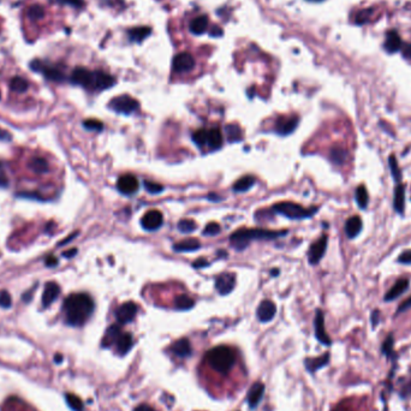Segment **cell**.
Returning a JSON list of instances; mask_svg holds the SVG:
<instances>
[{"mask_svg":"<svg viewBox=\"0 0 411 411\" xmlns=\"http://www.w3.org/2000/svg\"><path fill=\"white\" fill-rule=\"evenodd\" d=\"M208 28V17L207 16H197L191 20L189 24V30L195 35L203 34Z\"/></svg>","mask_w":411,"mask_h":411,"instance_id":"cell-25","label":"cell"},{"mask_svg":"<svg viewBox=\"0 0 411 411\" xmlns=\"http://www.w3.org/2000/svg\"><path fill=\"white\" fill-rule=\"evenodd\" d=\"M134 411H154V410H153L152 408L149 407V405L141 404V405H138V407L136 408V409H135Z\"/></svg>","mask_w":411,"mask_h":411,"instance_id":"cell-58","label":"cell"},{"mask_svg":"<svg viewBox=\"0 0 411 411\" xmlns=\"http://www.w3.org/2000/svg\"><path fill=\"white\" fill-rule=\"evenodd\" d=\"M162 223H164V217L162 213L156 211V209H152L148 211L143 218L141 219V225L147 231H155V230L160 229Z\"/></svg>","mask_w":411,"mask_h":411,"instance_id":"cell-10","label":"cell"},{"mask_svg":"<svg viewBox=\"0 0 411 411\" xmlns=\"http://www.w3.org/2000/svg\"><path fill=\"white\" fill-rule=\"evenodd\" d=\"M314 327H315V336L318 338V341L322 343L324 345H331V339L328 337V334L325 330V319H324V313L321 310H318L315 315V320H314Z\"/></svg>","mask_w":411,"mask_h":411,"instance_id":"cell-15","label":"cell"},{"mask_svg":"<svg viewBox=\"0 0 411 411\" xmlns=\"http://www.w3.org/2000/svg\"><path fill=\"white\" fill-rule=\"evenodd\" d=\"M201 248V243L199 242V239L196 238H188L184 239V241L179 242V243H176L173 245V249L178 253H182V251H195L199 250Z\"/></svg>","mask_w":411,"mask_h":411,"instance_id":"cell-26","label":"cell"},{"mask_svg":"<svg viewBox=\"0 0 411 411\" xmlns=\"http://www.w3.org/2000/svg\"><path fill=\"white\" fill-rule=\"evenodd\" d=\"M193 141L201 148L207 146V141H208V130L200 129L197 130V131H195L193 134Z\"/></svg>","mask_w":411,"mask_h":411,"instance_id":"cell-38","label":"cell"},{"mask_svg":"<svg viewBox=\"0 0 411 411\" xmlns=\"http://www.w3.org/2000/svg\"><path fill=\"white\" fill-rule=\"evenodd\" d=\"M29 167H30L34 172L39 174L46 173L47 171H48V162H47L46 159L35 156V158H32L31 160L29 161Z\"/></svg>","mask_w":411,"mask_h":411,"instance_id":"cell-32","label":"cell"},{"mask_svg":"<svg viewBox=\"0 0 411 411\" xmlns=\"http://www.w3.org/2000/svg\"><path fill=\"white\" fill-rule=\"evenodd\" d=\"M398 262L404 265H411V250H407L404 253H402L401 256L398 257Z\"/></svg>","mask_w":411,"mask_h":411,"instance_id":"cell-51","label":"cell"},{"mask_svg":"<svg viewBox=\"0 0 411 411\" xmlns=\"http://www.w3.org/2000/svg\"><path fill=\"white\" fill-rule=\"evenodd\" d=\"M144 186H146V190L150 194H160L164 190L162 185L154 182H148V180L144 182Z\"/></svg>","mask_w":411,"mask_h":411,"instance_id":"cell-46","label":"cell"},{"mask_svg":"<svg viewBox=\"0 0 411 411\" xmlns=\"http://www.w3.org/2000/svg\"><path fill=\"white\" fill-rule=\"evenodd\" d=\"M221 231L220 225L217 223H211L206 226V229L203 230V235L205 236H215L218 235L219 232Z\"/></svg>","mask_w":411,"mask_h":411,"instance_id":"cell-47","label":"cell"},{"mask_svg":"<svg viewBox=\"0 0 411 411\" xmlns=\"http://www.w3.org/2000/svg\"><path fill=\"white\" fill-rule=\"evenodd\" d=\"M403 54L405 55V58L411 59V43H407L403 47Z\"/></svg>","mask_w":411,"mask_h":411,"instance_id":"cell-56","label":"cell"},{"mask_svg":"<svg viewBox=\"0 0 411 411\" xmlns=\"http://www.w3.org/2000/svg\"><path fill=\"white\" fill-rule=\"evenodd\" d=\"M236 284V277L231 272H226V273H221L220 276L217 277L215 279V289L220 295H229L235 288Z\"/></svg>","mask_w":411,"mask_h":411,"instance_id":"cell-12","label":"cell"},{"mask_svg":"<svg viewBox=\"0 0 411 411\" xmlns=\"http://www.w3.org/2000/svg\"><path fill=\"white\" fill-rule=\"evenodd\" d=\"M362 219L357 215L355 217H351L345 224V232H347V236L349 238H355L357 235L361 232L362 230Z\"/></svg>","mask_w":411,"mask_h":411,"instance_id":"cell-23","label":"cell"},{"mask_svg":"<svg viewBox=\"0 0 411 411\" xmlns=\"http://www.w3.org/2000/svg\"><path fill=\"white\" fill-rule=\"evenodd\" d=\"M411 308V297L410 298H408V300H405L403 303L401 304V306H399V308H398V310H397V313L399 314V313H402V312H405V310H408V309H410Z\"/></svg>","mask_w":411,"mask_h":411,"instance_id":"cell-52","label":"cell"},{"mask_svg":"<svg viewBox=\"0 0 411 411\" xmlns=\"http://www.w3.org/2000/svg\"><path fill=\"white\" fill-rule=\"evenodd\" d=\"M286 231H272L265 229H241L235 231L230 237L232 247L237 250H243L253 239H274L282 237Z\"/></svg>","mask_w":411,"mask_h":411,"instance_id":"cell-3","label":"cell"},{"mask_svg":"<svg viewBox=\"0 0 411 411\" xmlns=\"http://www.w3.org/2000/svg\"><path fill=\"white\" fill-rule=\"evenodd\" d=\"M28 82L23 77H18V76H17V77H13L10 81L11 90L17 91V93H24V91L28 89Z\"/></svg>","mask_w":411,"mask_h":411,"instance_id":"cell-37","label":"cell"},{"mask_svg":"<svg viewBox=\"0 0 411 411\" xmlns=\"http://www.w3.org/2000/svg\"><path fill=\"white\" fill-rule=\"evenodd\" d=\"M170 351L178 359H186V357H190L191 354H193V348H191L189 339L182 338L171 345Z\"/></svg>","mask_w":411,"mask_h":411,"instance_id":"cell-17","label":"cell"},{"mask_svg":"<svg viewBox=\"0 0 411 411\" xmlns=\"http://www.w3.org/2000/svg\"><path fill=\"white\" fill-rule=\"evenodd\" d=\"M150 31L152 30H150L149 26H137V28L130 29L128 31V35L129 39L134 41V42H141V41H143L150 34Z\"/></svg>","mask_w":411,"mask_h":411,"instance_id":"cell-30","label":"cell"},{"mask_svg":"<svg viewBox=\"0 0 411 411\" xmlns=\"http://www.w3.org/2000/svg\"><path fill=\"white\" fill-rule=\"evenodd\" d=\"M254 184H255V178L254 177L244 176L233 184V190L236 193H244V191H248L249 189H251V186Z\"/></svg>","mask_w":411,"mask_h":411,"instance_id":"cell-31","label":"cell"},{"mask_svg":"<svg viewBox=\"0 0 411 411\" xmlns=\"http://www.w3.org/2000/svg\"><path fill=\"white\" fill-rule=\"evenodd\" d=\"M194 300L186 295H180L176 298V308L178 310H189L194 307Z\"/></svg>","mask_w":411,"mask_h":411,"instance_id":"cell-36","label":"cell"},{"mask_svg":"<svg viewBox=\"0 0 411 411\" xmlns=\"http://www.w3.org/2000/svg\"><path fill=\"white\" fill-rule=\"evenodd\" d=\"M117 188L123 195H134L138 190V180L132 174H124L119 177L117 182Z\"/></svg>","mask_w":411,"mask_h":411,"instance_id":"cell-13","label":"cell"},{"mask_svg":"<svg viewBox=\"0 0 411 411\" xmlns=\"http://www.w3.org/2000/svg\"><path fill=\"white\" fill-rule=\"evenodd\" d=\"M226 138L229 142H238L242 138V130L236 124H229L225 128Z\"/></svg>","mask_w":411,"mask_h":411,"instance_id":"cell-33","label":"cell"},{"mask_svg":"<svg viewBox=\"0 0 411 411\" xmlns=\"http://www.w3.org/2000/svg\"><path fill=\"white\" fill-rule=\"evenodd\" d=\"M83 126L87 130H95V131H101L103 129V124L100 120L96 119H87L83 122Z\"/></svg>","mask_w":411,"mask_h":411,"instance_id":"cell-44","label":"cell"},{"mask_svg":"<svg viewBox=\"0 0 411 411\" xmlns=\"http://www.w3.org/2000/svg\"><path fill=\"white\" fill-rule=\"evenodd\" d=\"M137 314V306L134 302H125L116 310V319L120 325L131 322Z\"/></svg>","mask_w":411,"mask_h":411,"instance_id":"cell-11","label":"cell"},{"mask_svg":"<svg viewBox=\"0 0 411 411\" xmlns=\"http://www.w3.org/2000/svg\"><path fill=\"white\" fill-rule=\"evenodd\" d=\"M356 201L357 203H359L360 208L365 209L367 208V206H368L369 195L365 185H360L359 188L356 189Z\"/></svg>","mask_w":411,"mask_h":411,"instance_id":"cell-34","label":"cell"},{"mask_svg":"<svg viewBox=\"0 0 411 411\" xmlns=\"http://www.w3.org/2000/svg\"><path fill=\"white\" fill-rule=\"evenodd\" d=\"M273 209L279 214L285 215L290 219H307L314 215L318 212V208H304L301 205L294 202H279L273 206Z\"/></svg>","mask_w":411,"mask_h":411,"instance_id":"cell-5","label":"cell"},{"mask_svg":"<svg viewBox=\"0 0 411 411\" xmlns=\"http://www.w3.org/2000/svg\"><path fill=\"white\" fill-rule=\"evenodd\" d=\"M409 289V280L408 279H399L397 283L393 285V288L387 292L385 296V301L389 302V301H393L396 298H398L399 296L403 295L407 290Z\"/></svg>","mask_w":411,"mask_h":411,"instance_id":"cell-21","label":"cell"},{"mask_svg":"<svg viewBox=\"0 0 411 411\" xmlns=\"http://www.w3.org/2000/svg\"><path fill=\"white\" fill-rule=\"evenodd\" d=\"M16 196L20 197V199L46 201V197H43L42 195H40L39 193H35V191H22V193H17Z\"/></svg>","mask_w":411,"mask_h":411,"instance_id":"cell-43","label":"cell"},{"mask_svg":"<svg viewBox=\"0 0 411 411\" xmlns=\"http://www.w3.org/2000/svg\"><path fill=\"white\" fill-rule=\"evenodd\" d=\"M46 266H48V267H54V266L58 265V259L54 256H48L46 259Z\"/></svg>","mask_w":411,"mask_h":411,"instance_id":"cell-54","label":"cell"},{"mask_svg":"<svg viewBox=\"0 0 411 411\" xmlns=\"http://www.w3.org/2000/svg\"><path fill=\"white\" fill-rule=\"evenodd\" d=\"M223 142L224 138L220 130L217 128L208 130V141H207V146L211 148V149H219V148L223 146Z\"/></svg>","mask_w":411,"mask_h":411,"instance_id":"cell-29","label":"cell"},{"mask_svg":"<svg viewBox=\"0 0 411 411\" xmlns=\"http://www.w3.org/2000/svg\"><path fill=\"white\" fill-rule=\"evenodd\" d=\"M60 295V286L55 282H49L45 285V290L42 294V306L47 308L54 302Z\"/></svg>","mask_w":411,"mask_h":411,"instance_id":"cell-18","label":"cell"},{"mask_svg":"<svg viewBox=\"0 0 411 411\" xmlns=\"http://www.w3.org/2000/svg\"><path fill=\"white\" fill-rule=\"evenodd\" d=\"M264 393H265V385L262 383H256L250 387L249 392H248V396H247V402L251 409H254V408H256L257 405L260 404L262 397H264Z\"/></svg>","mask_w":411,"mask_h":411,"instance_id":"cell-19","label":"cell"},{"mask_svg":"<svg viewBox=\"0 0 411 411\" xmlns=\"http://www.w3.org/2000/svg\"><path fill=\"white\" fill-rule=\"evenodd\" d=\"M52 1L59 2V4H65V5H71V6L79 8L84 5L83 0H52Z\"/></svg>","mask_w":411,"mask_h":411,"instance_id":"cell-48","label":"cell"},{"mask_svg":"<svg viewBox=\"0 0 411 411\" xmlns=\"http://www.w3.org/2000/svg\"><path fill=\"white\" fill-rule=\"evenodd\" d=\"M327 236H322L321 238H319L318 241L315 242L314 244L310 247L309 249V255H308V259H309V262L312 265H318L319 261L324 257L325 255V251L327 249Z\"/></svg>","mask_w":411,"mask_h":411,"instance_id":"cell-14","label":"cell"},{"mask_svg":"<svg viewBox=\"0 0 411 411\" xmlns=\"http://www.w3.org/2000/svg\"><path fill=\"white\" fill-rule=\"evenodd\" d=\"M76 253H77V249H76V248H73V249L65 251L63 255H64L65 257H72V256L76 255Z\"/></svg>","mask_w":411,"mask_h":411,"instance_id":"cell-59","label":"cell"},{"mask_svg":"<svg viewBox=\"0 0 411 411\" xmlns=\"http://www.w3.org/2000/svg\"><path fill=\"white\" fill-rule=\"evenodd\" d=\"M393 207L398 213H404L405 209V186L403 184H398L395 190V201Z\"/></svg>","mask_w":411,"mask_h":411,"instance_id":"cell-28","label":"cell"},{"mask_svg":"<svg viewBox=\"0 0 411 411\" xmlns=\"http://www.w3.org/2000/svg\"><path fill=\"white\" fill-rule=\"evenodd\" d=\"M347 155V152H345L343 148H333V149L331 150V159H332L333 162H336V164L338 165H341L345 161Z\"/></svg>","mask_w":411,"mask_h":411,"instance_id":"cell-40","label":"cell"},{"mask_svg":"<svg viewBox=\"0 0 411 411\" xmlns=\"http://www.w3.org/2000/svg\"><path fill=\"white\" fill-rule=\"evenodd\" d=\"M132 345H134V338H132L131 334L122 333V336L119 337V339L116 343L118 354L124 356V355H126L131 350Z\"/></svg>","mask_w":411,"mask_h":411,"instance_id":"cell-24","label":"cell"},{"mask_svg":"<svg viewBox=\"0 0 411 411\" xmlns=\"http://www.w3.org/2000/svg\"><path fill=\"white\" fill-rule=\"evenodd\" d=\"M11 134L6 130L0 128V141H11Z\"/></svg>","mask_w":411,"mask_h":411,"instance_id":"cell-53","label":"cell"},{"mask_svg":"<svg viewBox=\"0 0 411 411\" xmlns=\"http://www.w3.org/2000/svg\"><path fill=\"white\" fill-rule=\"evenodd\" d=\"M178 229L179 231L184 233H191L196 229V224L191 219H183V220H180L178 223Z\"/></svg>","mask_w":411,"mask_h":411,"instance_id":"cell-42","label":"cell"},{"mask_svg":"<svg viewBox=\"0 0 411 411\" xmlns=\"http://www.w3.org/2000/svg\"><path fill=\"white\" fill-rule=\"evenodd\" d=\"M108 107L113 109L114 112L120 114H131L134 113L140 107L138 103L134 97L129 95H120L112 99L108 103Z\"/></svg>","mask_w":411,"mask_h":411,"instance_id":"cell-7","label":"cell"},{"mask_svg":"<svg viewBox=\"0 0 411 411\" xmlns=\"http://www.w3.org/2000/svg\"><path fill=\"white\" fill-rule=\"evenodd\" d=\"M65 401H66V403L70 407L71 410H73V411H83L84 410V405L83 403H82L81 399H79L77 396L72 395V393H66V395H65Z\"/></svg>","mask_w":411,"mask_h":411,"instance_id":"cell-35","label":"cell"},{"mask_svg":"<svg viewBox=\"0 0 411 411\" xmlns=\"http://www.w3.org/2000/svg\"><path fill=\"white\" fill-rule=\"evenodd\" d=\"M26 16H28V18H30L31 20L41 19L43 16H45V10H43V7L41 6V5H31V6L28 8Z\"/></svg>","mask_w":411,"mask_h":411,"instance_id":"cell-39","label":"cell"},{"mask_svg":"<svg viewBox=\"0 0 411 411\" xmlns=\"http://www.w3.org/2000/svg\"><path fill=\"white\" fill-rule=\"evenodd\" d=\"M277 307L272 301H262L257 308V319L261 322H270L276 316Z\"/></svg>","mask_w":411,"mask_h":411,"instance_id":"cell-16","label":"cell"},{"mask_svg":"<svg viewBox=\"0 0 411 411\" xmlns=\"http://www.w3.org/2000/svg\"><path fill=\"white\" fill-rule=\"evenodd\" d=\"M372 322H373V326H377L378 324H379V312L378 310H375V312H373L372 314Z\"/></svg>","mask_w":411,"mask_h":411,"instance_id":"cell-57","label":"cell"},{"mask_svg":"<svg viewBox=\"0 0 411 411\" xmlns=\"http://www.w3.org/2000/svg\"><path fill=\"white\" fill-rule=\"evenodd\" d=\"M206 360L213 371L220 374H227L235 366L236 355L231 348L220 345L211 349L206 354Z\"/></svg>","mask_w":411,"mask_h":411,"instance_id":"cell-4","label":"cell"},{"mask_svg":"<svg viewBox=\"0 0 411 411\" xmlns=\"http://www.w3.org/2000/svg\"><path fill=\"white\" fill-rule=\"evenodd\" d=\"M2 165L4 164L0 161V186H1V188H6L8 184V179L6 177V173H5L4 166H2Z\"/></svg>","mask_w":411,"mask_h":411,"instance_id":"cell-50","label":"cell"},{"mask_svg":"<svg viewBox=\"0 0 411 411\" xmlns=\"http://www.w3.org/2000/svg\"><path fill=\"white\" fill-rule=\"evenodd\" d=\"M298 123H300V119H298L297 116H283L278 118L276 125H274V130H276L278 135L288 136L295 131Z\"/></svg>","mask_w":411,"mask_h":411,"instance_id":"cell-9","label":"cell"},{"mask_svg":"<svg viewBox=\"0 0 411 411\" xmlns=\"http://www.w3.org/2000/svg\"><path fill=\"white\" fill-rule=\"evenodd\" d=\"M11 304H12V298H11V295L8 294L7 291H1L0 292V307L1 308H10Z\"/></svg>","mask_w":411,"mask_h":411,"instance_id":"cell-45","label":"cell"},{"mask_svg":"<svg viewBox=\"0 0 411 411\" xmlns=\"http://www.w3.org/2000/svg\"><path fill=\"white\" fill-rule=\"evenodd\" d=\"M30 69L35 71V72L42 73L45 76V78L53 82H64L65 78H66L65 77V73L58 66L45 63L42 60H37V59L31 61Z\"/></svg>","mask_w":411,"mask_h":411,"instance_id":"cell-6","label":"cell"},{"mask_svg":"<svg viewBox=\"0 0 411 411\" xmlns=\"http://www.w3.org/2000/svg\"><path fill=\"white\" fill-rule=\"evenodd\" d=\"M389 161H390V168H391V173H392L393 178H395L396 182H399L402 178V172L398 167V162H397V159H396L395 154L390 155Z\"/></svg>","mask_w":411,"mask_h":411,"instance_id":"cell-41","label":"cell"},{"mask_svg":"<svg viewBox=\"0 0 411 411\" xmlns=\"http://www.w3.org/2000/svg\"><path fill=\"white\" fill-rule=\"evenodd\" d=\"M217 196H219V195H217V194H209L208 195V199L211 200V201H219L220 199H219V197H217Z\"/></svg>","mask_w":411,"mask_h":411,"instance_id":"cell-61","label":"cell"},{"mask_svg":"<svg viewBox=\"0 0 411 411\" xmlns=\"http://www.w3.org/2000/svg\"><path fill=\"white\" fill-rule=\"evenodd\" d=\"M122 328H120L119 325H112L106 331L101 345L103 348H109L112 345H116V343L119 339V337L122 336Z\"/></svg>","mask_w":411,"mask_h":411,"instance_id":"cell-20","label":"cell"},{"mask_svg":"<svg viewBox=\"0 0 411 411\" xmlns=\"http://www.w3.org/2000/svg\"><path fill=\"white\" fill-rule=\"evenodd\" d=\"M402 40L399 34L396 30H391L386 34L385 49L389 53H396L401 49Z\"/></svg>","mask_w":411,"mask_h":411,"instance_id":"cell-22","label":"cell"},{"mask_svg":"<svg viewBox=\"0 0 411 411\" xmlns=\"http://www.w3.org/2000/svg\"><path fill=\"white\" fill-rule=\"evenodd\" d=\"M70 82L88 90H105L116 83V79L102 71H89L84 67H77L71 73Z\"/></svg>","mask_w":411,"mask_h":411,"instance_id":"cell-2","label":"cell"},{"mask_svg":"<svg viewBox=\"0 0 411 411\" xmlns=\"http://www.w3.org/2000/svg\"><path fill=\"white\" fill-rule=\"evenodd\" d=\"M392 349H393V337L390 336L389 338L386 339V342L383 344V351L384 354H386L387 356L392 354Z\"/></svg>","mask_w":411,"mask_h":411,"instance_id":"cell-49","label":"cell"},{"mask_svg":"<svg viewBox=\"0 0 411 411\" xmlns=\"http://www.w3.org/2000/svg\"><path fill=\"white\" fill-rule=\"evenodd\" d=\"M195 67V58L190 53L182 52L178 53L173 58L172 69L176 73H186L190 72Z\"/></svg>","mask_w":411,"mask_h":411,"instance_id":"cell-8","label":"cell"},{"mask_svg":"<svg viewBox=\"0 0 411 411\" xmlns=\"http://www.w3.org/2000/svg\"><path fill=\"white\" fill-rule=\"evenodd\" d=\"M194 267L195 268H201V267H206V266H208V262H207L206 259H199L196 260V261L194 262Z\"/></svg>","mask_w":411,"mask_h":411,"instance_id":"cell-55","label":"cell"},{"mask_svg":"<svg viewBox=\"0 0 411 411\" xmlns=\"http://www.w3.org/2000/svg\"><path fill=\"white\" fill-rule=\"evenodd\" d=\"M328 361H330V354H325L324 356L316 357V359H308L306 360V368L308 369L310 373H315L316 371L322 368V367L327 366Z\"/></svg>","mask_w":411,"mask_h":411,"instance_id":"cell-27","label":"cell"},{"mask_svg":"<svg viewBox=\"0 0 411 411\" xmlns=\"http://www.w3.org/2000/svg\"><path fill=\"white\" fill-rule=\"evenodd\" d=\"M54 362L57 363V365H59V363H61V362H63V356H61L60 354H57V355H55V357H54Z\"/></svg>","mask_w":411,"mask_h":411,"instance_id":"cell-60","label":"cell"},{"mask_svg":"<svg viewBox=\"0 0 411 411\" xmlns=\"http://www.w3.org/2000/svg\"><path fill=\"white\" fill-rule=\"evenodd\" d=\"M94 301L87 294H72L65 298L63 310L65 314V321L67 325L73 327L83 326L89 320L93 314Z\"/></svg>","mask_w":411,"mask_h":411,"instance_id":"cell-1","label":"cell"},{"mask_svg":"<svg viewBox=\"0 0 411 411\" xmlns=\"http://www.w3.org/2000/svg\"><path fill=\"white\" fill-rule=\"evenodd\" d=\"M0 96H1V95H0Z\"/></svg>","mask_w":411,"mask_h":411,"instance_id":"cell-62","label":"cell"}]
</instances>
